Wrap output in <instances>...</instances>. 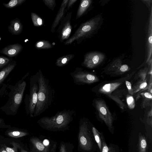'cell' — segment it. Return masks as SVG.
<instances>
[{"mask_svg": "<svg viewBox=\"0 0 152 152\" xmlns=\"http://www.w3.org/2000/svg\"><path fill=\"white\" fill-rule=\"evenodd\" d=\"M38 82L37 100L33 117L40 115L51 106L54 98L55 91L49 80L41 70L36 73Z\"/></svg>", "mask_w": 152, "mask_h": 152, "instance_id": "1", "label": "cell"}, {"mask_svg": "<svg viewBox=\"0 0 152 152\" xmlns=\"http://www.w3.org/2000/svg\"><path fill=\"white\" fill-rule=\"evenodd\" d=\"M76 113L73 110L64 109L58 111L50 117L44 116L38 120L37 123L42 128L46 130L57 132L69 129L70 124Z\"/></svg>", "mask_w": 152, "mask_h": 152, "instance_id": "2", "label": "cell"}, {"mask_svg": "<svg viewBox=\"0 0 152 152\" xmlns=\"http://www.w3.org/2000/svg\"><path fill=\"white\" fill-rule=\"evenodd\" d=\"M27 72L14 85H8L7 88L10 91L8 94L7 103L0 107L1 110L6 115L14 116L18 113L22 102L26 86L25 79L28 76Z\"/></svg>", "mask_w": 152, "mask_h": 152, "instance_id": "3", "label": "cell"}, {"mask_svg": "<svg viewBox=\"0 0 152 152\" xmlns=\"http://www.w3.org/2000/svg\"><path fill=\"white\" fill-rule=\"evenodd\" d=\"M101 14H99L82 23L73 35L64 42L66 45L71 44L76 41L80 43L83 40L91 38L100 29L103 22Z\"/></svg>", "mask_w": 152, "mask_h": 152, "instance_id": "4", "label": "cell"}, {"mask_svg": "<svg viewBox=\"0 0 152 152\" xmlns=\"http://www.w3.org/2000/svg\"><path fill=\"white\" fill-rule=\"evenodd\" d=\"M88 122L84 118L80 119L78 134V149L81 151L90 152L93 148V140Z\"/></svg>", "mask_w": 152, "mask_h": 152, "instance_id": "5", "label": "cell"}, {"mask_svg": "<svg viewBox=\"0 0 152 152\" xmlns=\"http://www.w3.org/2000/svg\"><path fill=\"white\" fill-rule=\"evenodd\" d=\"M29 87V94H26L24 98V105L26 115L33 118L37 102L38 90V79L36 73L31 77Z\"/></svg>", "mask_w": 152, "mask_h": 152, "instance_id": "6", "label": "cell"}, {"mask_svg": "<svg viewBox=\"0 0 152 152\" xmlns=\"http://www.w3.org/2000/svg\"><path fill=\"white\" fill-rule=\"evenodd\" d=\"M30 141L32 146L31 152H56L57 143L52 140L32 137Z\"/></svg>", "mask_w": 152, "mask_h": 152, "instance_id": "7", "label": "cell"}, {"mask_svg": "<svg viewBox=\"0 0 152 152\" xmlns=\"http://www.w3.org/2000/svg\"><path fill=\"white\" fill-rule=\"evenodd\" d=\"M70 75L74 83L78 85L91 84L99 80L96 75L80 67H76Z\"/></svg>", "mask_w": 152, "mask_h": 152, "instance_id": "8", "label": "cell"}, {"mask_svg": "<svg viewBox=\"0 0 152 152\" xmlns=\"http://www.w3.org/2000/svg\"><path fill=\"white\" fill-rule=\"evenodd\" d=\"M105 57L104 54L101 52H88L85 55L82 66L89 69L94 68L102 63Z\"/></svg>", "mask_w": 152, "mask_h": 152, "instance_id": "9", "label": "cell"}, {"mask_svg": "<svg viewBox=\"0 0 152 152\" xmlns=\"http://www.w3.org/2000/svg\"><path fill=\"white\" fill-rule=\"evenodd\" d=\"M95 104L99 118L109 128H112L113 118L105 102L101 100H96Z\"/></svg>", "mask_w": 152, "mask_h": 152, "instance_id": "10", "label": "cell"}, {"mask_svg": "<svg viewBox=\"0 0 152 152\" xmlns=\"http://www.w3.org/2000/svg\"><path fill=\"white\" fill-rule=\"evenodd\" d=\"M72 12L67 14L64 18H63L60 25L57 31L58 36L60 41L69 39L72 30L71 19Z\"/></svg>", "mask_w": 152, "mask_h": 152, "instance_id": "11", "label": "cell"}, {"mask_svg": "<svg viewBox=\"0 0 152 152\" xmlns=\"http://www.w3.org/2000/svg\"><path fill=\"white\" fill-rule=\"evenodd\" d=\"M23 49V47L21 45L17 43L7 46L1 49L0 52L8 57L12 58L19 54Z\"/></svg>", "mask_w": 152, "mask_h": 152, "instance_id": "12", "label": "cell"}, {"mask_svg": "<svg viewBox=\"0 0 152 152\" xmlns=\"http://www.w3.org/2000/svg\"><path fill=\"white\" fill-rule=\"evenodd\" d=\"M152 7L151 9V13L149 17L148 25L147 39V58L146 63L152 58Z\"/></svg>", "mask_w": 152, "mask_h": 152, "instance_id": "13", "label": "cell"}, {"mask_svg": "<svg viewBox=\"0 0 152 152\" xmlns=\"http://www.w3.org/2000/svg\"><path fill=\"white\" fill-rule=\"evenodd\" d=\"M8 27V31L12 35H18L22 32L23 25L20 20L17 18L11 20Z\"/></svg>", "mask_w": 152, "mask_h": 152, "instance_id": "14", "label": "cell"}, {"mask_svg": "<svg viewBox=\"0 0 152 152\" xmlns=\"http://www.w3.org/2000/svg\"><path fill=\"white\" fill-rule=\"evenodd\" d=\"M68 1L69 0H64L61 4L60 9L52 25L51 31L53 33L54 32L56 28L58 25L59 22L62 19V18L63 17V15L65 10V9L66 7Z\"/></svg>", "mask_w": 152, "mask_h": 152, "instance_id": "15", "label": "cell"}, {"mask_svg": "<svg viewBox=\"0 0 152 152\" xmlns=\"http://www.w3.org/2000/svg\"><path fill=\"white\" fill-rule=\"evenodd\" d=\"M17 65L15 61H13L0 70V87Z\"/></svg>", "mask_w": 152, "mask_h": 152, "instance_id": "16", "label": "cell"}, {"mask_svg": "<svg viewBox=\"0 0 152 152\" xmlns=\"http://www.w3.org/2000/svg\"><path fill=\"white\" fill-rule=\"evenodd\" d=\"M91 0H82L81 1L77 11L76 19L83 15L86 12L92 3Z\"/></svg>", "mask_w": 152, "mask_h": 152, "instance_id": "17", "label": "cell"}, {"mask_svg": "<svg viewBox=\"0 0 152 152\" xmlns=\"http://www.w3.org/2000/svg\"><path fill=\"white\" fill-rule=\"evenodd\" d=\"M121 83L115 82L106 84L101 87L99 91L104 94H110L121 84Z\"/></svg>", "mask_w": 152, "mask_h": 152, "instance_id": "18", "label": "cell"}, {"mask_svg": "<svg viewBox=\"0 0 152 152\" xmlns=\"http://www.w3.org/2000/svg\"><path fill=\"white\" fill-rule=\"evenodd\" d=\"M74 54H68L60 57L57 59L56 65L58 67H63L66 65L74 57Z\"/></svg>", "mask_w": 152, "mask_h": 152, "instance_id": "19", "label": "cell"}, {"mask_svg": "<svg viewBox=\"0 0 152 152\" xmlns=\"http://www.w3.org/2000/svg\"><path fill=\"white\" fill-rule=\"evenodd\" d=\"M147 148V143L145 137L139 133L137 144L138 152H146Z\"/></svg>", "mask_w": 152, "mask_h": 152, "instance_id": "20", "label": "cell"}, {"mask_svg": "<svg viewBox=\"0 0 152 152\" xmlns=\"http://www.w3.org/2000/svg\"><path fill=\"white\" fill-rule=\"evenodd\" d=\"M7 133L8 136L14 138H18L26 136L28 133L20 130H10Z\"/></svg>", "mask_w": 152, "mask_h": 152, "instance_id": "21", "label": "cell"}, {"mask_svg": "<svg viewBox=\"0 0 152 152\" xmlns=\"http://www.w3.org/2000/svg\"><path fill=\"white\" fill-rule=\"evenodd\" d=\"M143 98L142 106L145 107L151 105L152 96L151 94L148 92H145L141 94Z\"/></svg>", "mask_w": 152, "mask_h": 152, "instance_id": "22", "label": "cell"}, {"mask_svg": "<svg viewBox=\"0 0 152 152\" xmlns=\"http://www.w3.org/2000/svg\"><path fill=\"white\" fill-rule=\"evenodd\" d=\"M73 148L72 144L63 142L60 143L59 152H73Z\"/></svg>", "mask_w": 152, "mask_h": 152, "instance_id": "23", "label": "cell"}, {"mask_svg": "<svg viewBox=\"0 0 152 152\" xmlns=\"http://www.w3.org/2000/svg\"><path fill=\"white\" fill-rule=\"evenodd\" d=\"M35 46L36 48L39 49H49L52 47L50 42L45 40H41L38 41L35 43Z\"/></svg>", "mask_w": 152, "mask_h": 152, "instance_id": "24", "label": "cell"}, {"mask_svg": "<svg viewBox=\"0 0 152 152\" xmlns=\"http://www.w3.org/2000/svg\"><path fill=\"white\" fill-rule=\"evenodd\" d=\"M26 0H11L7 3H3V5L7 8H12L20 5L23 3Z\"/></svg>", "mask_w": 152, "mask_h": 152, "instance_id": "25", "label": "cell"}, {"mask_svg": "<svg viewBox=\"0 0 152 152\" xmlns=\"http://www.w3.org/2000/svg\"><path fill=\"white\" fill-rule=\"evenodd\" d=\"M31 16L32 22L34 26H39L43 24V22L42 19L35 13L31 12Z\"/></svg>", "mask_w": 152, "mask_h": 152, "instance_id": "26", "label": "cell"}, {"mask_svg": "<svg viewBox=\"0 0 152 152\" xmlns=\"http://www.w3.org/2000/svg\"><path fill=\"white\" fill-rule=\"evenodd\" d=\"M92 131L95 140L97 144L100 151H101L102 147V140L100 137V133L94 127H92Z\"/></svg>", "mask_w": 152, "mask_h": 152, "instance_id": "27", "label": "cell"}, {"mask_svg": "<svg viewBox=\"0 0 152 152\" xmlns=\"http://www.w3.org/2000/svg\"><path fill=\"white\" fill-rule=\"evenodd\" d=\"M12 61V58L0 56V70Z\"/></svg>", "mask_w": 152, "mask_h": 152, "instance_id": "28", "label": "cell"}, {"mask_svg": "<svg viewBox=\"0 0 152 152\" xmlns=\"http://www.w3.org/2000/svg\"><path fill=\"white\" fill-rule=\"evenodd\" d=\"M13 146L12 148L7 147L4 145H3L7 152H18V149L21 148L20 145L14 141L11 143Z\"/></svg>", "mask_w": 152, "mask_h": 152, "instance_id": "29", "label": "cell"}, {"mask_svg": "<svg viewBox=\"0 0 152 152\" xmlns=\"http://www.w3.org/2000/svg\"><path fill=\"white\" fill-rule=\"evenodd\" d=\"M102 147L101 152H115L112 147H108L102 135H101Z\"/></svg>", "mask_w": 152, "mask_h": 152, "instance_id": "30", "label": "cell"}, {"mask_svg": "<svg viewBox=\"0 0 152 152\" xmlns=\"http://www.w3.org/2000/svg\"><path fill=\"white\" fill-rule=\"evenodd\" d=\"M147 84L145 80L139 82L133 88L134 93H136L141 89L145 88L147 86Z\"/></svg>", "mask_w": 152, "mask_h": 152, "instance_id": "31", "label": "cell"}, {"mask_svg": "<svg viewBox=\"0 0 152 152\" xmlns=\"http://www.w3.org/2000/svg\"><path fill=\"white\" fill-rule=\"evenodd\" d=\"M126 102L129 108L131 109L134 108L135 106L134 100L132 96L128 95L126 96Z\"/></svg>", "mask_w": 152, "mask_h": 152, "instance_id": "32", "label": "cell"}, {"mask_svg": "<svg viewBox=\"0 0 152 152\" xmlns=\"http://www.w3.org/2000/svg\"><path fill=\"white\" fill-rule=\"evenodd\" d=\"M45 5L50 9L53 10L56 5V1L54 0H43Z\"/></svg>", "mask_w": 152, "mask_h": 152, "instance_id": "33", "label": "cell"}, {"mask_svg": "<svg viewBox=\"0 0 152 152\" xmlns=\"http://www.w3.org/2000/svg\"><path fill=\"white\" fill-rule=\"evenodd\" d=\"M148 70V68H145L142 70H141L139 72V75L142 79V81H144L145 80Z\"/></svg>", "mask_w": 152, "mask_h": 152, "instance_id": "34", "label": "cell"}, {"mask_svg": "<svg viewBox=\"0 0 152 152\" xmlns=\"http://www.w3.org/2000/svg\"><path fill=\"white\" fill-rule=\"evenodd\" d=\"M11 128L10 125L7 124L4 120L0 118V129L4 128L10 129Z\"/></svg>", "mask_w": 152, "mask_h": 152, "instance_id": "35", "label": "cell"}, {"mask_svg": "<svg viewBox=\"0 0 152 152\" xmlns=\"http://www.w3.org/2000/svg\"><path fill=\"white\" fill-rule=\"evenodd\" d=\"M126 84L129 94L132 95L133 94V89L132 88L131 83L128 81H126Z\"/></svg>", "mask_w": 152, "mask_h": 152, "instance_id": "36", "label": "cell"}, {"mask_svg": "<svg viewBox=\"0 0 152 152\" xmlns=\"http://www.w3.org/2000/svg\"><path fill=\"white\" fill-rule=\"evenodd\" d=\"M129 67L126 64H124L121 65L119 70L122 72H124L128 70Z\"/></svg>", "mask_w": 152, "mask_h": 152, "instance_id": "37", "label": "cell"}, {"mask_svg": "<svg viewBox=\"0 0 152 152\" xmlns=\"http://www.w3.org/2000/svg\"><path fill=\"white\" fill-rule=\"evenodd\" d=\"M77 1V0H69L67 5V9L69 10L71 6Z\"/></svg>", "mask_w": 152, "mask_h": 152, "instance_id": "38", "label": "cell"}, {"mask_svg": "<svg viewBox=\"0 0 152 152\" xmlns=\"http://www.w3.org/2000/svg\"><path fill=\"white\" fill-rule=\"evenodd\" d=\"M151 0H143L142 1H145V3L146 4H147L148 5V7H150V5L151 4L150 3H151V2H150Z\"/></svg>", "mask_w": 152, "mask_h": 152, "instance_id": "39", "label": "cell"}, {"mask_svg": "<svg viewBox=\"0 0 152 152\" xmlns=\"http://www.w3.org/2000/svg\"><path fill=\"white\" fill-rule=\"evenodd\" d=\"M0 152H7L4 148L3 146L0 147Z\"/></svg>", "mask_w": 152, "mask_h": 152, "instance_id": "40", "label": "cell"}, {"mask_svg": "<svg viewBox=\"0 0 152 152\" xmlns=\"http://www.w3.org/2000/svg\"><path fill=\"white\" fill-rule=\"evenodd\" d=\"M20 152H28L27 151L24 149L22 148H21L20 149Z\"/></svg>", "mask_w": 152, "mask_h": 152, "instance_id": "41", "label": "cell"}]
</instances>
